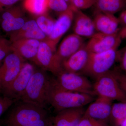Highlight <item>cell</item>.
<instances>
[{"mask_svg": "<svg viewBox=\"0 0 126 126\" xmlns=\"http://www.w3.org/2000/svg\"><path fill=\"white\" fill-rule=\"evenodd\" d=\"M51 118L45 108L21 101L10 112L6 123L7 126H50Z\"/></svg>", "mask_w": 126, "mask_h": 126, "instance_id": "1", "label": "cell"}, {"mask_svg": "<svg viewBox=\"0 0 126 126\" xmlns=\"http://www.w3.org/2000/svg\"><path fill=\"white\" fill-rule=\"evenodd\" d=\"M90 94L66 91L56 85L54 79H51L48 102L57 112L67 109L81 107L95 100Z\"/></svg>", "mask_w": 126, "mask_h": 126, "instance_id": "2", "label": "cell"}, {"mask_svg": "<svg viewBox=\"0 0 126 126\" xmlns=\"http://www.w3.org/2000/svg\"><path fill=\"white\" fill-rule=\"evenodd\" d=\"M51 79L45 70H35L20 100L46 108Z\"/></svg>", "mask_w": 126, "mask_h": 126, "instance_id": "3", "label": "cell"}, {"mask_svg": "<svg viewBox=\"0 0 126 126\" xmlns=\"http://www.w3.org/2000/svg\"><path fill=\"white\" fill-rule=\"evenodd\" d=\"M117 51L115 49L98 53H91L82 73L95 79L107 73L117 61Z\"/></svg>", "mask_w": 126, "mask_h": 126, "instance_id": "4", "label": "cell"}, {"mask_svg": "<svg viewBox=\"0 0 126 126\" xmlns=\"http://www.w3.org/2000/svg\"><path fill=\"white\" fill-rule=\"evenodd\" d=\"M55 82L63 90L96 96L93 85L86 77L80 74L63 70L56 76Z\"/></svg>", "mask_w": 126, "mask_h": 126, "instance_id": "5", "label": "cell"}, {"mask_svg": "<svg viewBox=\"0 0 126 126\" xmlns=\"http://www.w3.org/2000/svg\"><path fill=\"white\" fill-rule=\"evenodd\" d=\"M93 85L96 95L112 101H126V94L122 89L111 70L95 79Z\"/></svg>", "mask_w": 126, "mask_h": 126, "instance_id": "6", "label": "cell"}, {"mask_svg": "<svg viewBox=\"0 0 126 126\" xmlns=\"http://www.w3.org/2000/svg\"><path fill=\"white\" fill-rule=\"evenodd\" d=\"M56 51L47 42L41 41L33 62L43 70L49 71L57 76L63 69L62 63L56 56Z\"/></svg>", "mask_w": 126, "mask_h": 126, "instance_id": "7", "label": "cell"}, {"mask_svg": "<svg viewBox=\"0 0 126 126\" xmlns=\"http://www.w3.org/2000/svg\"><path fill=\"white\" fill-rule=\"evenodd\" d=\"M25 60L13 52L4 59L0 67V91L9 86L17 77L25 63Z\"/></svg>", "mask_w": 126, "mask_h": 126, "instance_id": "8", "label": "cell"}, {"mask_svg": "<svg viewBox=\"0 0 126 126\" xmlns=\"http://www.w3.org/2000/svg\"><path fill=\"white\" fill-rule=\"evenodd\" d=\"M34 70L32 64L25 63L17 77L9 86L1 91L4 96L14 101L20 100Z\"/></svg>", "mask_w": 126, "mask_h": 126, "instance_id": "9", "label": "cell"}, {"mask_svg": "<svg viewBox=\"0 0 126 126\" xmlns=\"http://www.w3.org/2000/svg\"><path fill=\"white\" fill-rule=\"evenodd\" d=\"M119 33L113 34H107L96 32L86 44V47L90 53H98L118 49L122 40Z\"/></svg>", "mask_w": 126, "mask_h": 126, "instance_id": "10", "label": "cell"}, {"mask_svg": "<svg viewBox=\"0 0 126 126\" xmlns=\"http://www.w3.org/2000/svg\"><path fill=\"white\" fill-rule=\"evenodd\" d=\"M74 11L73 9H69L59 15L55 21L52 33L45 41L54 50H56V46L62 36L70 28L73 21Z\"/></svg>", "mask_w": 126, "mask_h": 126, "instance_id": "11", "label": "cell"}, {"mask_svg": "<svg viewBox=\"0 0 126 126\" xmlns=\"http://www.w3.org/2000/svg\"><path fill=\"white\" fill-rule=\"evenodd\" d=\"M112 101L104 97L98 96L85 110L83 116L107 123L111 115Z\"/></svg>", "mask_w": 126, "mask_h": 126, "instance_id": "12", "label": "cell"}, {"mask_svg": "<svg viewBox=\"0 0 126 126\" xmlns=\"http://www.w3.org/2000/svg\"><path fill=\"white\" fill-rule=\"evenodd\" d=\"M85 111L83 107L61 110L51 117L50 126H79Z\"/></svg>", "mask_w": 126, "mask_h": 126, "instance_id": "13", "label": "cell"}, {"mask_svg": "<svg viewBox=\"0 0 126 126\" xmlns=\"http://www.w3.org/2000/svg\"><path fill=\"white\" fill-rule=\"evenodd\" d=\"M93 20L96 32L113 34L119 33L121 29L118 18L114 15L96 11Z\"/></svg>", "mask_w": 126, "mask_h": 126, "instance_id": "14", "label": "cell"}, {"mask_svg": "<svg viewBox=\"0 0 126 126\" xmlns=\"http://www.w3.org/2000/svg\"><path fill=\"white\" fill-rule=\"evenodd\" d=\"M85 44L82 37L73 33L69 35L63 40L55 54L59 60L63 63Z\"/></svg>", "mask_w": 126, "mask_h": 126, "instance_id": "15", "label": "cell"}, {"mask_svg": "<svg viewBox=\"0 0 126 126\" xmlns=\"http://www.w3.org/2000/svg\"><path fill=\"white\" fill-rule=\"evenodd\" d=\"M90 53L85 44L80 49L63 61V69L71 73H82L87 64Z\"/></svg>", "mask_w": 126, "mask_h": 126, "instance_id": "16", "label": "cell"}, {"mask_svg": "<svg viewBox=\"0 0 126 126\" xmlns=\"http://www.w3.org/2000/svg\"><path fill=\"white\" fill-rule=\"evenodd\" d=\"M47 38L39 28L36 21L32 20L26 21L20 29L10 34L9 40L12 42L22 39H32L44 41L47 40Z\"/></svg>", "mask_w": 126, "mask_h": 126, "instance_id": "17", "label": "cell"}, {"mask_svg": "<svg viewBox=\"0 0 126 126\" xmlns=\"http://www.w3.org/2000/svg\"><path fill=\"white\" fill-rule=\"evenodd\" d=\"M73 21L74 33L90 38L96 33L93 19L81 10L74 11Z\"/></svg>", "mask_w": 126, "mask_h": 126, "instance_id": "18", "label": "cell"}, {"mask_svg": "<svg viewBox=\"0 0 126 126\" xmlns=\"http://www.w3.org/2000/svg\"><path fill=\"white\" fill-rule=\"evenodd\" d=\"M41 41L32 39H22L11 42L13 52L24 59L33 62L35 59Z\"/></svg>", "mask_w": 126, "mask_h": 126, "instance_id": "19", "label": "cell"}, {"mask_svg": "<svg viewBox=\"0 0 126 126\" xmlns=\"http://www.w3.org/2000/svg\"><path fill=\"white\" fill-rule=\"evenodd\" d=\"M126 5L125 0H95L96 11L114 15L121 11Z\"/></svg>", "mask_w": 126, "mask_h": 126, "instance_id": "20", "label": "cell"}, {"mask_svg": "<svg viewBox=\"0 0 126 126\" xmlns=\"http://www.w3.org/2000/svg\"><path fill=\"white\" fill-rule=\"evenodd\" d=\"M23 6L27 11L38 16L47 14L48 0H24Z\"/></svg>", "mask_w": 126, "mask_h": 126, "instance_id": "21", "label": "cell"}, {"mask_svg": "<svg viewBox=\"0 0 126 126\" xmlns=\"http://www.w3.org/2000/svg\"><path fill=\"white\" fill-rule=\"evenodd\" d=\"M126 118V101L119 102L112 104L109 121L113 126H119Z\"/></svg>", "mask_w": 126, "mask_h": 126, "instance_id": "22", "label": "cell"}, {"mask_svg": "<svg viewBox=\"0 0 126 126\" xmlns=\"http://www.w3.org/2000/svg\"><path fill=\"white\" fill-rule=\"evenodd\" d=\"M35 21L40 30L48 37L49 36L53 29L56 20L46 14L38 16Z\"/></svg>", "mask_w": 126, "mask_h": 126, "instance_id": "23", "label": "cell"}, {"mask_svg": "<svg viewBox=\"0 0 126 126\" xmlns=\"http://www.w3.org/2000/svg\"><path fill=\"white\" fill-rule=\"evenodd\" d=\"M48 7L59 15L72 9L65 0H48Z\"/></svg>", "mask_w": 126, "mask_h": 126, "instance_id": "24", "label": "cell"}, {"mask_svg": "<svg viewBox=\"0 0 126 126\" xmlns=\"http://www.w3.org/2000/svg\"><path fill=\"white\" fill-rule=\"evenodd\" d=\"M12 52L10 41L1 36L0 37V62Z\"/></svg>", "mask_w": 126, "mask_h": 126, "instance_id": "25", "label": "cell"}, {"mask_svg": "<svg viewBox=\"0 0 126 126\" xmlns=\"http://www.w3.org/2000/svg\"><path fill=\"white\" fill-rule=\"evenodd\" d=\"M73 9L77 10H85L94 5L95 0H71Z\"/></svg>", "mask_w": 126, "mask_h": 126, "instance_id": "26", "label": "cell"}, {"mask_svg": "<svg viewBox=\"0 0 126 126\" xmlns=\"http://www.w3.org/2000/svg\"><path fill=\"white\" fill-rule=\"evenodd\" d=\"M79 126H109L107 123L100 121L83 116L81 118Z\"/></svg>", "mask_w": 126, "mask_h": 126, "instance_id": "27", "label": "cell"}, {"mask_svg": "<svg viewBox=\"0 0 126 126\" xmlns=\"http://www.w3.org/2000/svg\"><path fill=\"white\" fill-rule=\"evenodd\" d=\"M111 71L120 87L126 94V75L116 69Z\"/></svg>", "mask_w": 126, "mask_h": 126, "instance_id": "28", "label": "cell"}, {"mask_svg": "<svg viewBox=\"0 0 126 126\" xmlns=\"http://www.w3.org/2000/svg\"><path fill=\"white\" fill-rule=\"evenodd\" d=\"M118 61L122 72L126 75V45L118 50L117 61Z\"/></svg>", "mask_w": 126, "mask_h": 126, "instance_id": "29", "label": "cell"}, {"mask_svg": "<svg viewBox=\"0 0 126 126\" xmlns=\"http://www.w3.org/2000/svg\"><path fill=\"white\" fill-rule=\"evenodd\" d=\"M14 101L8 97L0 96V117L11 106Z\"/></svg>", "mask_w": 126, "mask_h": 126, "instance_id": "30", "label": "cell"}, {"mask_svg": "<svg viewBox=\"0 0 126 126\" xmlns=\"http://www.w3.org/2000/svg\"><path fill=\"white\" fill-rule=\"evenodd\" d=\"M19 0H0V12L14 5Z\"/></svg>", "mask_w": 126, "mask_h": 126, "instance_id": "31", "label": "cell"}, {"mask_svg": "<svg viewBox=\"0 0 126 126\" xmlns=\"http://www.w3.org/2000/svg\"><path fill=\"white\" fill-rule=\"evenodd\" d=\"M118 18L122 28L126 27V9L122 12Z\"/></svg>", "mask_w": 126, "mask_h": 126, "instance_id": "32", "label": "cell"}, {"mask_svg": "<svg viewBox=\"0 0 126 126\" xmlns=\"http://www.w3.org/2000/svg\"><path fill=\"white\" fill-rule=\"evenodd\" d=\"M119 33L122 39H126V27L121 28L119 32Z\"/></svg>", "mask_w": 126, "mask_h": 126, "instance_id": "33", "label": "cell"}, {"mask_svg": "<svg viewBox=\"0 0 126 126\" xmlns=\"http://www.w3.org/2000/svg\"><path fill=\"white\" fill-rule=\"evenodd\" d=\"M119 126H126V118L121 122Z\"/></svg>", "mask_w": 126, "mask_h": 126, "instance_id": "34", "label": "cell"}, {"mask_svg": "<svg viewBox=\"0 0 126 126\" xmlns=\"http://www.w3.org/2000/svg\"><path fill=\"white\" fill-rule=\"evenodd\" d=\"M65 1H66L67 2L68 4L70 6V7L72 8L73 9V7H72V0H65Z\"/></svg>", "mask_w": 126, "mask_h": 126, "instance_id": "35", "label": "cell"}, {"mask_svg": "<svg viewBox=\"0 0 126 126\" xmlns=\"http://www.w3.org/2000/svg\"><path fill=\"white\" fill-rule=\"evenodd\" d=\"M125 2H126V0H125Z\"/></svg>", "mask_w": 126, "mask_h": 126, "instance_id": "36", "label": "cell"}, {"mask_svg": "<svg viewBox=\"0 0 126 126\" xmlns=\"http://www.w3.org/2000/svg\"><path fill=\"white\" fill-rule=\"evenodd\" d=\"M1 37V36L0 34V37Z\"/></svg>", "mask_w": 126, "mask_h": 126, "instance_id": "37", "label": "cell"}, {"mask_svg": "<svg viewBox=\"0 0 126 126\" xmlns=\"http://www.w3.org/2000/svg\"></svg>", "mask_w": 126, "mask_h": 126, "instance_id": "38", "label": "cell"}, {"mask_svg": "<svg viewBox=\"0 0 126 126\" xmlns=\"http://www.w3.org/2000/svg\"></svg>", "mask_w": 126, "mask_h": 126, "instance_id": "39", "label": "cell"}]
</instances>
